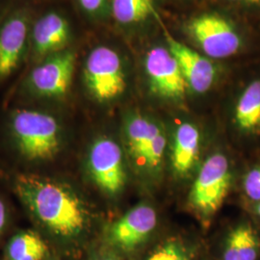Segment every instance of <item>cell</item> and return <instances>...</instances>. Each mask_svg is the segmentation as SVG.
<instances>
[{
  "label": "cell",
  "mask_w": 260,
  "mask_h": 260,
  "mask_svg": "<svg viewBox=\"0 0 260 260\" xmlns=\"http://www.w3.org/2000/svg\"><path fill=\"white\" fill-rule=\"evenodd\" d=\"M16 190L38 220L52 233L73 237L82 232L86 223L83 205L66 186L40 177L22 176L16 181Z\"/></svg>",
  "instance_id": "1"
},
{
  "label": "cell",
  "mask_w": 260,
  "mask_h": 260,
  "mask_svg": "<svg viewBox=\"0 0 260 260\" xmlns=\"http://www.w3.org/2000/svg\"><path fill=\"white\" fill-rule=\"evenodd\" d=\"M187 32L212 59H228L250 52L253 37L250 24L220 14H202L190 19Z\"/></svg>",
  "instance_id": "2"
},
{
  "label": "cell",
  "mask_w": 260,
  "mask_h": 260,
  "mask_svg": "<svg viewBox=\"0 0 260 260\" xmlns=\"http://www.w3.org/2000/svg\"><path fill=\"white\" fill-rule=\"evenodd\" d=\"M11 128L19 151L29 160H47L60 149V126L50 114L19 110L12 116Z\"/></svg>",
  "instance_id": "3"
},
{
  "label": "cell",
  "mask_w": 260,
  "mask_h": 260,
  "mask_svg": "<svg viewBox=\"0 0 260 260\" xmlns=\"http://www.w3.org/2000/svg\"><path fill=\"white\" fill-rule=\"evenodd\" d=\"M84 77L88 90L99 102H110L124 92L125 75L121 57L111 47H94L87 57Z\"/></svg>",
  "instance_id": "4"
},
{
  "label": "cell",
  "mask_w": 260,
  "mask_h": 260,
  "mask_svg": "<svg viewBox=\"0 0 260 260\" xmlns=\"http://www.w3.org/2000/svg\"><path fill=\"white\" fill-rule=\"evenodd\" d=\"M233 173L228 157L215 153L206 159L190 193V203L204 214L219 209L232 185Z\"/></svg>",
  "instance_id": "5"
},
{
  "label": "cell",
  "mask_w": 260,
  "mask_h": 260,
  "mask_svg": "<svg viewBox=\"0 0 260 260\" xmlns=\"http://www.w3.org/2000/svg\"><path fill=\"white\" fill-rule=\"evenodd\" d=\"M145 69L153 93L168 100L183 99L188 86L176 57L169 48L152 47L146 55Z\"/></svg>",
  "instance_id": "6"
},
{
  "label": "cell",
  "mask_w": 260,
  "mask_h": 260,
  "mask_svg": "<svg viewBox=\"0 0 260 260\" xmlns=\"http://www.w3.org/2000/svg\"><path fill=\"white\" fill-rule=\"evenodd\" d=\"M93 181L104 192L117 194L125 183V171L120 146L109 138L96 140L88 158Z\"/></svg>",
  "instance_id": "7"
},
{
  "label": "cell",
  "mask_w": 260,
  "mask_h": 260,
  "mask_svg": "<svg viewBox=\"0 0 260 260\" xmlns=\"http://www.w3.org/2000/svg\"><path fill=\"white\" fill-rule=\"evenodd\" d=\"M75 55L69 50L51 54L31 73L29 81L35 93L46 98H61L68 93L75 71Z\"/></svg>",
  "instance_id": "8"
},
{
  "label": "cell",
  "mask_w": 260,
  "mask_h": 260,
  "mask_svg": "<svg viewBox=\"0 0 260 260\" xmlns=\"http://www.w3.org/2000/svg\"><path fill=\"white\" fill-rule=\"evenodd\" d=\"M156 223L157 215L151 206L137 205L112 224L108 240L119 251L131 252L146 242Z\"/></svg>",
  "instance_id": "9"
},
{
  "label": "cell",
  "mask_w": 260,
  "mask_h": 260,
  "mask_svg": "<svg viewBox=\"0 0 260 260\" xmlns=\"http://www.w3.org/2000/svg\"><path fill=\"white\" fill-rule=\"evenodd\" d=\"M168 48L176 57L187 86L195 93L207 92L216 79V66L207 56L187 47L165 31Z\"/></svg>",
  "instance_id": "10"
},
{
  "label": "cell",
  "mask_w": 260,
  "mask_h": 260,
  "mask_svg": "<svg viewBox=\"0 0 260 260\" xmlns=\"http://www.w3.org/2000/svg\"><path fill=\"white\" fill-rule=\"evenodd\" d=\"M235 129L245 138H260V75H252L236 95L233 109Z\"/></svg>",
  "instance_id": "11"
},
{
  "label": "cell",
  "mask_w": 260,
  "mask_h": 260,
  "mask_svg": "<svg viewBox=\"0 0 260 260\" xmlns=\"http://www.w3.org/2000/svg\"><path fill=\"white\" fill-rule=\"evenodd\" d=\"M27 19L13 16L0 28V78L9 76L19 66L27 41Z\"/></svg>",
  "instance_id": "12"
},
{
  "label": "cell",
  "mask_w": 260,
  "mask_h": 260,
  "mask_svg": "<svg viewBox=\"0 0 260 260\" xmlns=\"http://www.w3.org/2000/svg\"><path fill=\"white\" fill-rule=\"evenodd\" d=\"M32 38L37 54H54L62 51L70 40L69 23L58 13H47L36 21Z\"/></svg>",
  "instance_id": "13"
},
{
  "label": "cell",
  "mask_w": 260,
  "mask_h": 260,
  "mask_svg": "<svg viewBox=\"0 0 260 260\" xmlns=\"http://www.w3.org/2000/svg\"><path fill=\"white\" fill-rule=\"evenodd\" d=\"M200 132L190 122L177 126L172 149V164L178 176H185L195 166L200 152Z\"/></svg>",
  "instance_id": "14"
},
{
  "label": "cell",
  "mask_w": 260,
  "mask_h": 260,
  "mask_svg": "<svg viewBox=\"0 0 260 260\" xmlns=\"http://www.w3.org/2000/svg\"><path fill=\"white\" fill-rule=\"evenodd\" d=\"M259 255V234L251 223H240L229 233L223 260H257Z\"/></svg>",
  "instance_id": "15"
},
{
  "label": "cell",
  "mask_w": 260,
  "mask_h": 260,
  "mask_svg": "<svg viewBox=\"0 0 260 260\" xmlns=\"http://www.w3.org/2000/svg\"><path fill=\"white\" fill-rule=\"evenodd\" d=\"M161 130L154 121L141 115H133L125 123V137L130 153L142 163L150 141Z\"/></svg>",
  "instance_id": "16"
},
{
  "label": "cell",
  "mask_w": 260,
  "mask_h": 260,
  "mask_svg": "<svg viewBox=\"0 0 260 260\" xmlns=\"http://www.w3.org/2000/svg\"><path fill=\"white\" fill-rule=\"evenodd\" d=\"M47 252V245L38 234L23 232L10 240L7 260H43Z\"/></svg>",
  "instance_id": "17"
},
{
  "label": "cell",
  "mask_w": 260,
  "mask_h": 260,
  "mask_svg": "<svg viewBox=\"0 0 260 260\" xmlns=\"http://www.w3.org/2000/svg\"><path fill=\"white\" fill-rule=\"evenodd\" d=\"M112 14L121 24L140 22L150 16L158 19L153 0H112Z\"/></svg>",
  "instance_id": "18"
},
{
  "label": "cell",
  "mask_w": 260,
  "mask_h": 260,
  "mask_svg": "<svg viewBox=\"0 0 260 260\" xmlns=\"http://www.w3.org/2000/svg\"><path fill=\"white\" fill-rule=\"evenodd\" d=\"M166 145L167 139L165 133L161 129L150 141L149 147L144 154L142 164L149 169L157 167L164 155Z\"/></svg>",
  "instance_id": "19"
},
{
  "label": "cell",
  "mask_w": 260,
  "mask_h": 260,
  "mask_svg": "<svg viewBox=\"0 0 260 260\" xmlns=\"http://www.w3.org/2000/svg\"><path fill=\"white\" fill-rule=\"evenodd\" d=\"M148 260H190V254L181 243L169 241L153 251Z\"/></svg>",
  "instance_id": "20"
},
{
  "label": "cell",
  "mask_w": 260,
  "mask_h": 260,
  "mask_svg": "<svg viewBox=\"0 0 260 260\" xmlns=\"http://www.w3.org/2000/svg\"><path fill=\"white\" fill-rule=\"evenodd\" d=\"M242 187L246 198L252 204L260 202V164L251 168L245 174Z\"/></svg>",
  "instance_id": "21"
},
{
  "label": "cell",
  "mask_w": 260,
  "mask_h": 260,
  "mask_svg": "<svg viewBox=\"0 0 260 260\" xmlns=\"http://www.w3.org/2000/svg\"><path fill=\"white\" fill-rule=\"evenodd\" d=\"M237 6V9L245 14V17H255L260 19V0H228Z\"/></svg>",
  "instance_id": "22"
},
{
  "label": "cell",
  "mask_w": 260,
  "mask_h": 260,
  "mask_svg": "<svg viewBox=\"0 0 260 260\" xmlns=\"http://www.w3.org/2000/svg\"><path fill=\"white\" fill-rule=\"evenodd\" d=\"M106 0H79L80 5L89 13H95L102 9Z\"/></svg>",
  "instance_id": "23"
},
{
  "label": "cell",
  "mask_w": 260,
  "mask_h": 260,
  "mask_svg": "<svg viewBox=\"0 0 260 260\" xmlns=\"http://www.w3.org/2000/svg\"><path fill=\"white\" fill-rule=\"evenodd\" d=\"M6 219H7V214H6V207L4 203L0 200V235L3 232L5 224H6Z\"/></svg>",
  "instance_id": "24"
},
{
  "label": "cell",
  "mask_w": 260,
  "mask_h": 260,
  "mask_svg": "<svg viewBox=\"0 0 260 260\" xmlns=\"http://www.w3.org/2000/svg\"><path fill=\"white\" fill-rule=\"evenodd\" d=\"M252 210L255 214V216L260 220V202L252 204Z\"/></svg>",
  "instance_id": "25"
},
{
  "label": "cell",
  "mask_w": 260,
  "mask_h": 260,
  "mask_svg": "<svg viewBox=\"0 0 260 260\" xmlns=\"http://www.w3.org/2000/svg\"><path fill=\"white\" fill-rule=\"evenodd\" d=\"M98 260H118L117 258H115V257H112V256H104V257H102V258H100V259Z\"/></svg>",
  "instance_id": "26"
}]
</instances>
